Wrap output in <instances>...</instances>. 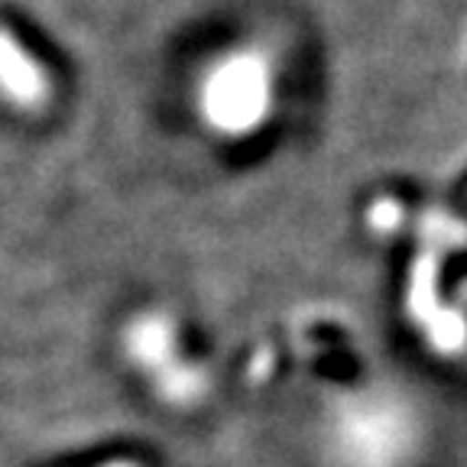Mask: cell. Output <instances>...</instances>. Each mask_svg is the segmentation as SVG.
<instances>
[{
    "instance_id": "cell-1",
    "label": "cell",
    "mask_w": 467,
    "mask_h": 467,
    "mask_svg": "<svg viewBox=\"0 0 467 467\" xmlns=\"http://www.w3.org/2000/svg\"><path fill=\"white\" fill-rule=\"evenodd\" d=\"M202 124L221 140L256 137L276 110V68L260 46H237L208 62L195 85Z\"/></svg>"
},
{
    "instance_id": "cell-2",
    "label": "cell",
    "mask_w": 467,
    "mask_h": 467,
    "mask_svg": "<svg viewBox=\"0 0 467 467\" xmlns=\"http://www.w3.org/2000/svg\"><path fill=\"white\" fill-rule=\"evenodd\" d=\"M325 438L341 467H400L419 441V419L402 396L364 389L331 406Z\"/></svg>"
},
{
    "instance_id": "cell-3",
    "label": "cell",
    "mask_w": 467,
    "mask_h": 467,
    "mask_svg": "<svg viewBox=\"0 0 467 467\" xmlns=\"http://www.w3.org/2000/svg\"><path fill=\"white\" fill-rule=\"evenodd\" d=\"M120 354L166 406H195L208 389V377L185 358L179 321L166 308H143L127 318L120 328Z\"/></svg>"
},
{
    "instance_id": "cell-4",
    "label": "cell",
    "mask_w": 467,
    "mask_h": 467,
    "mask_svg": "<svg viewBox=\"0 0 467 467\" xmlns=\"http://www.w3.org/2000/svg\"><path fill=\"white\" fill-rule=\"evenodd\" d=\"M52 95L56 81L49 66L10 23H0V104L20 114H39Z\"/></svg>"
},
{
    "instance_id": "cell-5",
    "label": "cell",
    "mask_w": 467,
    "mask_h": 467,
    "mask_svg": "<svg viewBox=\"0 0 467 467\" xmlns=\"http://www.w3.org/2000/svg\"><path fill=\"white\" fill-rule=\"evenodd\" d=\"M98 467H140L137 461H108V464H98Z\"/></svg>"
}]
</instances>
